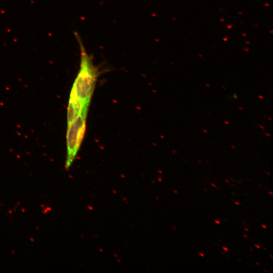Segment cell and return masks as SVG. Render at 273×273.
<instances>
[{
    "label": "cell",
    "instance_id": "d6986e66",
    "mask_svg": "<svg viewBox=\"0 0 273 273\" xmlns=\"http://www.w3.org/2000/svg\"><path fill=\"white\" fill-rule=\"evenodd\" d=\"M264 249H265V250H267L266 248L264 247Z\"/></svg>",
    "mask_w": 273,
    "mask_h": 273
},
{
    "label": "cell",
    "instance_id": "7402d4cb",
    "mask_svg": "<svg viewBox=\"0 0 273 273\" xmlns=\"http://www.w3.org/2000/svg\"><path fill=\"white\" fill-rule=\"evenodd\" d=\"M270 256L271 257V258H272V256L271 255H270Z\"/></svg>",
    "mask_w": 273,
    "mask_h": 273
},
{
    "label": "cell",
    "instance_id": "ac0fdd59",
    "mask_svg": "<svg viewBox=\"0 0 273 273\" xmlns=\"http://www.w3.org/2000/svg\"><path fill=\"white\" fill-rule=\"evenodd\" d=\"M250 249L252 251H253V250H252L251 248H250Z\"/></svg>",
    "mask_w": 273,
    "mask_h": 273
},
{
    "label": "cell",
    "instance_id": "2e32d148",
    "mask_svg": "<svg viewBox=\"0 0 273 273\" xmlns=\"http://www.w3.org/2000/svg\"><path fill=\"white\" fill-rule=\"evenodd\" d=\"M203 190H204V191H205V192H207V190L206 189H204Z\"/></svg>",
    "mask_w": 273,
    "mask_h": 273
},
{
    "label": "cell",
    "instance_id": "44dd1931",
    "mask_svg": "<svg viewBox=\"0 0 273 273\" xmlns=\"http://www.w3.org/2000/svg\"><path fill=\"white\" fill-rule=\"evenodd\" d=\"M221 253L222 254H224V253H223V252H221Z\"/></svg>",
    "mask_w": 273,
    "mask_h": 273
},
{
    "label": "cell",
    "instance_id": "ffe728a7",
    "mask_svg": "<svg viewBox=\"0 0 273 273\" xmlns=\"http://www.w3.org/2000/svg\"><path fill=\"white\" fill-rule=\"evenodd\" d=\"M267 174H268V175H269V174H269V173H268V172H267Z\"/></svg>",
    "mask_w": 273,
    "mask_h": 273
},
{
    "label": "cell",
    "instance_id": "5bb4252c",
    "mask_svg": "<svg viewBox=\"0 0 273 273\" xmlns=\"http://www.w3.org/2000/svg\"><path fill=\"white\" fill-rule=\"evenodd\" d=\"M225 181L226 183H229V181L228 179H225Z\"/></svg>",
    "mask_w": 273,
    "mask_h": 273
},
{
    "label": "cell",
    "instance_id": "e0dca14e",
    "mask_svg": "<svg viewBox=\"0 0 273 273\" xmlns=\"http://www.w3.org/2000/svg\"><path fill=\"white\" fill-rule=\"evenodd\" d=\"M256 263L257 264H258V265H260V264H259L258 262H256Z\"/></svg>",
    "mask_w": 273,
    "mask_h": 273
},
{
    "label": "cell",
    "instance_id": "8992f818",
    "mask_svg": "<svg viewBox=\"0 0 273 273\" xmlns=\"http://www.w3.org/2000/svg\"><path fill=\"white\" fill-rule=\"evenodd\" d=\"M198 254H199V255L200 256H201V257H204V255L202 253H201V252H199Z\"/></svg>",
    "mask_w": 273,
    "mask_h": 273
},
{
    "label": "cell",
    "instance_id": "9c48e42d",
    "mask_svg": "<svg viewBox=\"0 0 273 273\" xmlns=\"http://www.w3.org/2000/svg\"><path fill=\"white\" fill-rule=\"evenodd\" d=\"M235 204L238 205H240V203H239L237 201H234V202Z\"/></svg>",
    "mask_w": 273,
    "mask_h": 273
},
{
    "label": "cell",
    "instance_id": "3957f363",
    "mask_svg": "<svg viewBox=\"0 0 273 273\" xmlns=\"http://www.w3.org/2000/svg\"><path fill=\"white\" fill-rule=\"evenodd\" d=\"M85 110H88V108H84L81 103L70 94L67 108L68 125L71 124Z\"/></svg>",
    "mask_w": 273,
    "mask_h": 273
},
{
    "label": "cell",
    "instance_id": "8fae6325",
    "mask_svg": "<svg viewBox=\"0 0 273 273\" xmlns=\"http://www.w3.org/2000/svg\"><path fill=\"white\" fill-rule=\"evenodd\" d=\"M244 230H245L246 231H247V232L249 231V229H248L246 228H244Z\"/></svg>",
    "mask_w": 273,
    "mask_h": 273
},
{
    "label": "cell",
    "instance_id": "7a4b0ae2",
    "mask_svg": "<svg viewBox=\"0 0 273 273\" xmlns=\"http://www.w3.org/2000/svg\"><path fill=\"white\" fill-rule=\"evenodd\" d=\"M87 110L76 118L71 124L68 125L67 131V158L65 168L68 169L72 165L83 139L86 127Z\"/></svg>",
    "mask_w": 273,
    "mask_h": 273
},
{
    "label": "cell",
    "instance_id": "52a82bcc",
    "mask_svg": "<svg viewBox=\"0 0 273 273\" xmlns=\"http://www.w3.org/2000/svg\"><path fill=\"white\" fill-rule=\"evenodd\" d=\"M255 246L257 248V249H260V247L257 245V244H255Z\"/></svg>",
    "mask_w": 273,
    "mask_h": 273
},
{
    "label": "cell",
    "instance_id": "30bf717a",
    "mask_svg": "<svg viewBox=\"0 0 273 273\" xmlns=\"http://www.w3.org/2000/svg\"><path fill=\"white\" fill-rule=\"evenodd\" d=\"M243 236L244 237H245V238H248V236H247L246 235H245V234H243Z\"/></svg>",
    "mask_w": 273,
    "mask_h": 273
},
{
    "label": "cell",
    "instance_id": "277c9868",
    "mask_svg": "<svg viewBox=\"0 0 273 273\" xmlns=\"http://www.w3.org/2000/svg\"><path fill=\"white\" fill-rule=\"evenodd\" d=\"M222 248L223 250H224L225 251H229V249L228 248H226V247H225V246H223Z\"/></svg>",
    "mask_w": 273,
    "mask_h": 273
},
{
    "label": "cell",
    "instance_id": "ba28073f",
    "mask_svg": "<svg viewBox=\"0 0 273 273\" xmlns=\"http://www.w3.org/2000/svg\"><path fill=\"white\" fill-rule=\"evenodd\" d=\"M261 226H262V228H263L264 229H266V226L265 224H261Z\"/></svg>",
    "mask_w": 273,
    "mask_h": 273
},
{
    "label": "cell",
    "instance_id": "7c38bea8",
    "mask_svg": "<svg viewBox=\"0 0 273 273\" xmlns=\"http://www.w3.org/2000/svg\"><path fill=\"white\" fill-rule=\"evenodd\" d=\"M211 185L214 187H216V185L214 184H211Z\"/></svg>",
    "mask_w": 273,
    "mask_h": 273
},
{
    "label": "cell",
    "instance_id": "5b68a950",
    "mask_svg": "<svg viewBox=\"0 0 273 273\" xmlns=\"http://www.w3.org/2000/svg\"><path fill=\"white\" fill-rule=\"evenodd\" d=\"M214 222L218 224H220V221L218 220L215 219Z\"/></svg>",
    "mask_w": 273,
    "mask_h": 273
},
{
    "label": "cell",
    "instance_id": "9a60e30c",
    "mask_svg": "<svg viewBox=\"0 0 273 273\" xmlns=\"http://www.w3.org/2000/svg\"><path fill=\"white\" fill-rule=\"evenodd\" d=\"M173 191H174V192L175 193H177V191L174 190Z\"/></svg>",
    "mask_w": 273,
    "mask_h": 273
},
{
    "label": "cell",
    "instance_id": "4fadbf2b",
    "mask_svg": "<svg viewBox=\"0 0 273 273\" xmlns=\"http://www.w3.org/2000/svg\"><path fill=\"white\" fill-rule=\"evenodd\" d=\"M268 193L271 195H272V193L271 191H268Z\"/></svg>",
    "mask_w": 273,
    "mask_h": 273
},
{
    "label": "cell",
    "instance_id": "6da1fadb",
    "mask_svg": "<svg viewBox=\"0 0 273 273\" xmlns=\"http://www.w3.org/2000/svg\"><path fill=\"white\" fill-rule=\"evenodd\" d=\"M74 35L80 49V64L70 94L81 103L84 108H88L100 71L94 64L91 56L86 52L78 33L75 32Z\"/></svg>",
    "mask_w": 273,
    "mask_h": 273
}]
</instances>
